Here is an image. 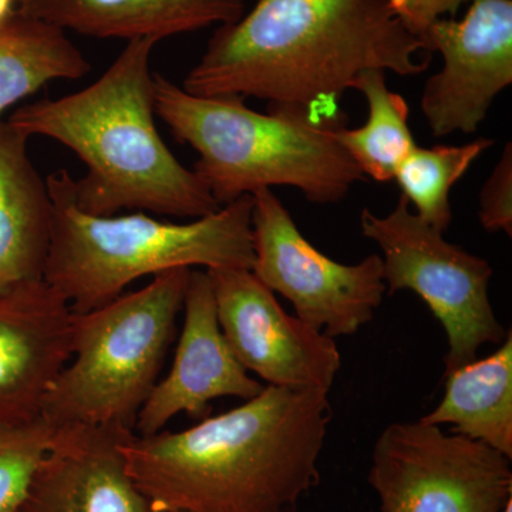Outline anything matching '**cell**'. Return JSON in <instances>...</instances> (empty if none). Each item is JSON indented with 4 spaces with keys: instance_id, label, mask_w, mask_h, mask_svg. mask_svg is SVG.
Instances as JSON below:
<instances>
[{
    "instance_id": "1",
    "label": "cell",
    "mask_w": 512,
    "mask_h": 512,
    "mask_svg": "<svg viewBox=\"0 0 512 512\" xmlns=\"http://www.w3.org/2000/svg\"><path fill=\"white\" fill-rule=\"evenodd\" d=\"M430 62L423 40L389 0H258L237 22L215 30L183 89L348 121L339 103L360 74L417 76Z\"/></svg>"
},
{
    "instance_id": "2",
    "label": "cell",
    "mask_w": 512,
    "mask_h": 512,
    "mask_svg": "<svg viewBox=\"0 0 512 512\" xmlns=\"http://www.w3.org/2000/svg\"><path fill=\"white\" fill-rule=\"evenodd\" d=\"M329 393L265 386L190 429L121 441L153 512H296L319 483Z\"/></svg>"
},
{
    "instance_id": "3",
    "label": "cell",
    "mask_w": 512,
    "mask_h": 512,
    "mask_svg": "<svg viewBox=\"0 0 512 512\" xmlns=\"http://www.w3.org/2000/svg\"><path fill=\"white\" fill-rule=\"evenodd\" d=\"M157 43L131 40L86 89L25 104L9 117L26 136L53 138L86 164L87 174L74 180L77 207L86 214L138 210L198 220L221 208L158 133L150 67Z\"/></svg>"
},
{
    "instance_id": "4",
    "label": "cell",
    "mask_w": 512,
    "mask_h": 512,
    "mask_svg": "<svg viewBox=\"0 0 512 512\" xmlns=\"http://www.w3.org/2000/svg\"><path fill=\"white\" fill-rule=\"evenodd\" d=\"M154 104L175 140L197 151L194 173L220 207L272 187L296 188L312 204H338L365 180L338 140L348 121L258 113L239 97L194 96L161 74H154Z\"/></svg>"
},
{
    "instance_id": "5",
    "label": "cell",
    "mask_w": 512,
    "mask_h": 512,
    "mask_svg": "<svg viewBox=\"0 0 512 512\" xmlns=\"http://www.w3.org/2000/svg\"><path fill=\"white\" fill-rule=\"evenodd\" d=\"M53 202L52 245L45 281L74 313L93 311L123 295L143 276L204 266L252 269V195L214 214L173 224L144 212L97 217L77 207L74 180L59 170L46 180Z\"/></svg>"
},
{
    "instance_id": "6",
    "label": "cell",
    "mask_w": 512,
    "mask_h": 512,
    "mask_svg": "<svg viewBox=\"0 0 512 512\" xmlns=\"http://www.w3.org/2000/svg\"><path fill=\"white\" fill-rule=\"evenodd\" d=\"M190 271L164 272L107 305L73 312L72 359L47 393L43 419L134 431L177 332Z\"/></svg>"
},
{
    "instance_id": "7",
    "label": "cell",
    "mask_w": 512,
    "mask_h": 512,
    "mask_svg": "<svg viewBox=\"0 0 512 512\" xmlns=\"http://www.w3.org/2000/svg\"><path fill=\"white\" fill-rule=\"evenodd\" d=\"M360 231L382 251L387 292H416L443 326L448 346L444 373L474 362L483 346L507 338L488 293L491 265L448 242L410 210L403 194L384 217L365 208Z\"/></svg>"
},
{
    "instance_id": "8",
    "label": "cell",
    "mask_w": 512,
    "mask_h": 512,
    "mask_svg": "<svg viewBox=\"0 0 512 512\" xmlns=\"http://www.w3.org/2000/svg\"><path fill=\"white\" fill-rule=\"evenodd\" d=\"M367 483L380 512H504L512 503L511 458L421 420L380 433Z\"/></svg>"
},
{
    "instance_id": "9",
    "label": "cell",
    "mask_w": 512,
    "mask_h": 512,
    "mask_svg": "<svg viewBox=\"0 0 512 512\" xmlns=\"http://www.w3.org/2000/svg\"><path fill=\"white\" fill-rule=\"evenodd\" d=\"M251 271L295 308L296 318L329 338L355 335L372 322L387 292L380 255L339 264L303 237L271 188L252 194Z\"/></svg>"
},
{
    "instance_id": "10",
    "label": "cell",
    "mask_w": 512,
    "mask_h": 512,
    "mask_svg": "<svg viewBox=\"0 0 512 512\" xmlns=\"http://www.w3.org/2000/svg\"><path fill=\"white\" fill-rule=\"evenodd\" d=\"M229 348L268 386L329 393L342 357L335 339L288 315L251 269H205Z\"/></svg>"
},
{
    "instance_id": "11",
    "label": "cell",
    "mask_w": 512,
    "mask_h": 512,
    "mask_svg": "<svg viewBox=\"0 0 512 512\" xmlns=\"http://www.w3.org/2000/svg\"><path fill=\"white\" fill-rule=\"evenodd\" d=\"M420 39L444 59L421 96L431 133L476 134L495 97L512 83V0H470L463 19L436 20Z\"/></svg>"
},
{
    "instance_id": "12",
    "label": "cell",
    "mask_w": 512,
    "mask_h": 512,
    "mask_svg": "<svg viewBox=\"0 0 512 512\" xmlns=\"http://www.w3.org/2000/svg\"><path fill=\"white\" fill-rule=\"evenodd\" d=\"M184 323L173 366L158 380L138 413L134 433L151 436L178 414L200 421L222 397L254 399L265 386L238 362L218 322L207 271L191 269L184 298Z\"/></svg>"
},
{
    "instance_id": "13",
    "label": "cell",
    "mask_w": 512,
    "mask_h": 512,
    "mask_svg": "<svg viewBox=\"0 0 512 512\" xmlns=\"http://www.w3.org/2000/svg\"><path fill=\"white\" fill-rule=\"evenodd\" d=\"M72 319L45 279L0 295V424L42 417L50 387L72 359Z\"/></svg>"
},
{
    "instance_id": "14",
    "label": "cell",
    "mask_w": 512,
    "mask_h": 512,
    "mask_svg": "<svg viewBox=\"0 0 512 512\" xmlns=\"http://www.w3.org/2000/svg\"><path fill=\"white\" fill-rule=\"evenodd\" d=\"M133 433L83 424L56 427L12 512H153L120 448Z\"/></svg>"
},
{
    "instance_id": "15",
    "label": "cell",
    "mask_w": 512,
    "mask_h": 512,
    "mask_svg": "<svg viewBox=\"0 0 512 512\" xmlns=\"http://www.w3.org/2000/svg\"><path fill=\"white\" fill-rule=\"evenodd\" d=\"M18 12L99 39H156L237 22L245 0H16Z\"/></svg>"
},
{
    "instance_id": "16",
    "label": "cell",
    "mask_w": 512,
    "mask_h": 512,
    "mask_svg": "<svg viewBox=\"0 0 512 512\" xmlns=\"http://www.w3.org/2000/svg\"><path fill=\"white\" fill-rule=\"evenodd\" d=\"M28 136L0 120V295L45 279L53 202Z\"/></svg>"
},
{
    "instance_id": "17",
    "label": "cell",
    "mask_w": 512,
    "mask_h": 512,
    "mask_svg": "<svg viewBox=\"0 0 512 512\" xmlns=\"http://www.w3.org/2000/svg\"><path fill=\"white\" fill-rule=\"evenodd\" d=\"M446 376L439 406L423 423L453 426L454 433L480 441L512 460V332L485 359Z\"/></svg>"
},
{
    "instance_id": "18",
    "label": "cell",
    "mask_w": 512,
    "mask_h": 512,
    "mask_svg": "<svg viewBox=\"0 0 512 512\" xmlns=\"http://www.w3.org/2000/svg\"><path fill=\"white\" fill-rule=\"evenodd\" d=\"M90 70L64 30L16 13L0 28V116L45 84L82 79Z\"/></svg>"
},
{
    "instance_id": "19",
    "label": "cell",
    "mask_w": 512,
    "mask_h": 512,
    "mask_svg": "<svg viewBox=\"0 0 512 512\" xmlns=\"http://www.w3.org/2000/svg\"><path fill=\"white\" fill-rule=\"evenodd\" d=\"M353 89L365 96L369 114L365 126L339 130V143L365 178L390 183L417 146L409 127V104L400 94L390 92L382 70H366Z\"/></svg>"
},
{
    "instance_id": "20",
    "label": "cell",
    "mask_w": 512,
    "mask_h": 512,
    "mask_svg": "<svg viewBox=\"0 0 512 512\" xmlns=\"http://www.w3.org/2000/svg\"><path fill=\"white\" fill-rule=\"evenodd\" d=\"M493 146L491 138H477L463 146H416L397 168L394 181L413 204L414 214L444 234L453 221L451 188Z\"/></svg>"
},
{
    "instance_id": "21",
    "label": "cell",
    "mask_w": 512,
    "mask_h": 512,
    "mask_svg": "<svg viewBox=\"0 0 512 512\" xmlns=\"http://www.w3.org/2000/svg\"><path fill=\"white\" fill-rule=\"evenodd\" d=\"M55 429L43 417L25 424H0V512H12L22 500Z\"/></svg>"
},
{
    "instance_id": "22",
    "label": "cell",
    "mask_w": 512,
    "mask_h": 512,
    "mask_svg": "<svg viewBox=\"0 0 512 512\" xmlns=\"http://www.w3.org/2000/svg\"><path fill=\"white\" fill-rule=\"evenodd\" d=\"M478 218L485 231L512 237V146L504 147L500 161L485 181L480 194Z\"/></svg>"
},
{
    "instance_id": "23",
    "label": "cell",
    "mask_w": 512,
    "mask_h": 512,
    "mask_svg": "<svg viewBox=\"0 0 512 512\" xmlns=\"http://www.w3.org/2000/svg\"><path fill=\"white\" fill-rule=\"evenodd\" d=\"M390 6L404 26L421 36L431 23L441 18H456L458 10L470 0H389Z\"/></svg>"
},
{
    "instance_id": "24",
    "label": "cell",
    "mask_w": 512,
    "mask_h": 512,
    "mask_svg": "<svg viewBox=\"0 0 512 512\" xmlns=\"http://www.w3.org/2000/svg\"><path fill=\"white\" fill-rule=\"evenodd\" d=\"M18 13L16 0H0V28Z\"/></svg>"
},
{
    "instance_id": "25",
    "label": "cell",
    "mask_w": 512,
    "mask_h": 512,
    "mask_svg": "<svg viewBox=\"0 0 512 512\" xmlns=\"http://www.w3.org/2000/svg\"><path fill=\"white\" fill-rule=\"evenodd\" d=\"M504 512H512V503L508 504V507L505 508Z\"/></svg>"
},
{
    "instance_id": "26",
    "label": "cell",
    "mask_w": 512,
    "mask_h": 512,
    "mask_svg": "<svg viewBox=\"0 0 512 512\" xmlns=\"http://www.w3.org/2000/svg\"><path fill=\"white\" fill-rule=\"evenodd\" d=\"M168 512H180V511H168Z\"/></svg>"
}]
</instances>
